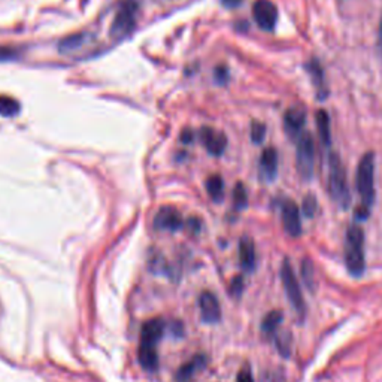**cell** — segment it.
Masks as SVG:
<instances>
[{
    "mask_svg": "<svg viewBox=\"0 0 382 382\" xmlns=\"http://www.w3.org/2000/svg\"><path fill=\"white\" fill-rule=\"evenodd\" d=\"M355 184L362 199V205L357 208L354 215L355 220L365 221L369 218L375 204V154L372 151L366 153L358 163Z\"/></svg>",
    "mask_w": 382,
    "mask_h": 382,
    "instance_id": "cell-1",
    "label": "cell"
},
{
    "mask_svg": "<svg viewBox=\"0 0 382 382\" xmlns=\"http://www.w3.org/2000/svg\"><path fill=\"white\" fill-rule=\"evenodd\" d=\"M345 263L346 269L353 276L358 278L365 274L366 257H365V232L358 226L353 224L346 230L345 236Z\"/></svg>",
    "mask_w": 382,
    "mask_h": 382,
    "instance_id": "cell-2",
    "label": "cell"
},
{
    "mask_svg": "<svg viewBox=\"0 0 382 382\" xmlns=\"http://www.w3.org/2000/svg\"><path fill=\"white\" fill-rule=\"evenodd\" d=\"M329 193L332 200L342 209L351 204V193L348 188L346 171L339 154L330 153L329 155Z\"/></svg>",
    "mask_w": 382,
    "mask_h": 382,
    "instance_id": "cell-3",
    "label": "cell"
},
{
    "mask_svg": "<svg viewBox=\"0 0 382 382\" xmlns=\"http://www.w3.org/2000/svg\"><path fill=\"white\" fill-rule=\"evenodd\" d=\"M281 281H283L284 291L291 303V306L295 308L297 316L300 318H303L306 313V303H305V299H303L302 288H300L295 269H293V266H291L290 260H287V258L283 262V266H281Z\"/></svg>",
    "mask_w": 382,
    "mask_h": 382,
    "instance_id": "cell-4",
    "label": "cell"
},
{
    "mask_svg": "<svg viewBox=\"0 0 382 382\" xmlns=\"http://www.w3.org/2000/svg\"><path fill=\"white\" fill-rule=\"evenodd\" d=\"M138 2L136 0H125L117 10L114 21L111 24V36L114 39H122L133 31L136 26Z\"/></svg>",
    "mask_w": 382,
    "mask_h": 382,
    "instance_id": "cell-5",
    "label": "cell"
},
{
    "mask_svg": "<svg viewBox=\"0 0 382 382\" xmlns=\"http://www.w3.org/2000/svg\"><path fill=\"white\" fill-rule=\"evenodd\" d=\"M313 139L308 132H303L297 138V153H296V166L297 172L303 181H311L313 175Z\"/></svg>",
    "mask_w": 382,
    "mask_h": 382,
    "instance_id": "cell-6",
    "label": "cell"
},
{
    "mask_svg": "<svg viewBox=\"0 0 382 382\" xmlns=\"http://www.w3.org/2000/svg\"><path fill=\"white\" fill-rule=\"evenodd\" d=\"M253 17L262 30L272 31L278 21V8L271 0H255Z\"/></svg>",
    "mask_w": 382,
    "mask_h": 382,
    "instance_id": "cell-7",
    "label": "cell"
},
{
    "mask_svg": "<svg viewBox=\"0 0 382 382\" xmlns=\"http://www.w3.org/2000/svg\"><path fill=\"white\" fill-rule=\"evenodd\" d=\"M281 218H283V226L287 234L291 238H299L302 234V221H300V209L296 201L284 200L281 205Z\"/></svg>",
    "mask_w": 382,
    "mask_h": 382,
    "instance_id": "cell-8",
    "label": "cell"
},
{
    "mask_svg": "<svg viewBox=\"0 0 382 382\" xmlns=\"http://www.w3.org/2000/svg\"><path fill=\"white\" fill-rule=\"evenodd\" d=\"M200 317L208 324H217L221 320V306L217 296L211 291H201L199 296Z\"/></svg>",
    "mask_w": 382,
    "mask_h": 382,
    "instance_id": "cell-9",
    "label": "cell"
},
{
    "mask_svg": "<svg viewBox=\"0 0 382 382\" xmlns=\"http://www.w3.org/2000/svg\"><path fill=\"white\" fill-rule=\"evenodd\" d=\"M154 226L159 230H167V232H178L179 229L184 227L183 215L175 208L164 206L162 208L154 218Z\"/></svg>",
    "mask_w": 382,
    "mask_h": 382,
    "instance_id": "cell-10",
    "label": "cell"
},
{
    "mask_svg": "<svg viewBox=\"0 0 382 382\" xmlns=\"http://www.w3.org/2000/svg\"><path fill=\"white\" fill-rule=\"evenodd\" d=\"M305 121H306V111L303 106L296 105L287 109L284 115V126H285V132L288 133V136L291 139L299 138L303 133Z\"/></svg>",
    "mask_w": 382,
    "mask_h": 382,
    "instance_id": "cell-11",
    "label": "cell"
},
{
    "mask_svg": "<svg viewBox=\"0 0 382 382\" xmlns=\"http://www.w3.org/2000/svg\"><path fill=\"white\" fill-rule=\"evenodd\" d=\"M200 139H201V142H204L208 153L213 157H220V155H222L224 151H226L227 138H226V134L221 133V132H217L211 127H201L200 129Z\"/></svg>",
    "mask_w": 382,
    "mask_h": 382,
    "instance_id": "cell-12",
    "label": "cell"
},
{
    "mask_svg": "<svg viewBox=\"0 0 382 382\" xmlns=\"http://www.w3.org/2000/svg\"><path fill=\"white\" fill-rule=\"evenodd\" d=\"M164 321L162 318H153L142 325L141 330V344L143 346H155L163 338Z\"/></svg>",
    "mask_w": 382,
    "mask_h": 382,
    "instance_id": "cell-13",
    "label": "cell"
},
{
    "mask_svg": "<svg viewBox=\"0 0 382 382\" xmlns=\"http://www.w3.org/2000/svg\"><path fill=\"white\" fill-rule=\"evenodd\" d=\"M305 69L308 71V73L311 76L313 87H316L318 100H324L325 97L329 96V87H327V84H325L324 71H323V67H321L320 62L317 59H311L305 64Z\"/></svg>",
    "mask_w": 382,
    "mask_h": 382,
    "instance_id": "cell-14",
    "label": "cell"
},
{
    "mask_svg": "<svg viewBox=\"0 0 382 382\" xmlns=\"http://www.w3.org/2000/svg\"><path fill=\"white\" fill-rule=\"evenodd\" d=\"M260 174L266 183L275 181L278 175V153L275 148H266L260 155Z\"/></svg>",
    "mask_w": 382,
    "mask_h": 382,
    "instance_id": "cell-15",
    "label": "cell"
},
{
    "mask_svg": "<svg viewBox=\"0 0 382 382\" xmlns=\"http://www.w3.org/2000/svg\"><path fill=\"white\" fill-rule=\"evenodd\" d=\"M239 262H241V267L245 272H253L255 269V262H257L255 245L248 236H243L239 242Z\"/></svg>",
    "mask_w": 382,
    "mask_h": 382,
    "instance_id": "cell-16",
    "label": "cell"
},
{
    "mask_svg": "<svg viewBox=\"0 0 382 382\" xmlns=\"http://www.w3.org/2000/svg\"><path fill=\"white\" fill-rule=\"evenodd\" d=\"M206 363H208L206 355H204V354L194 355L188 363L179 367V370L176 372V376H175L176 382H188L191 379V376L197 372V370L204 369L206 366Z\"/></svg>",
    "mask_w": 382,
    "mask_h": 382,
    "instance_id": "cell-17",
    "label": "cell"
},
{
    "mask_svg": "<svg viewBox=\"0 0 382 382\" xmlns=\"http://www.w3.org/2000/svg\"><path fill=\"white\" fill-rule=\"evenodd\" d=\"M138 360H139V365L145 370H150V372H154V370L157 367H159V354H157L155 346H143V345H139Z\"/></svg>",
    "mask_w": 382,
    "mask_h": 382,
    "instance_id": "cell-18",
    "label": "cell"
},
{
    "mask_svg": "<svg viewBox=\"0 0 382 382\" xmlns=\"http://www.w3.org/2000/svg\"><path fill=\"white\" fill-rule=\"evenodd\" d=\"M316 121H317V130H318L321 142L325 145V147H330L332 145V130H330V118H329L327 111H324V109L317 111Z\"/></svg>",
    "mask_w": 382,
    "mask_h": 382,
    "instance_id": "cell-19",
    "label": "cell"
},
{
    "mask_svg": "<svg viewBox=\"0 0 382 382\" xmlns=\"http://www.w3.org/2000/svg\"><path fill=\"white\" fill-rule=\"evenodd\" d=\"M283 318H284V313L281 311H272L269 312L267 316L263 318L262 321V332L264 334H274L278 327L281 325V323H283Z\"/></svg>",
    "mask_w": 382,
    "mask_h": 382,
    "instance_id": "cell-20",
    "label": "cell"
},
{
    "mask_svg": "<svg viewBox=\"0 0 382 382\" xmlns=\"http://www.w3.org/2000/svg\"><path fill=\"white\" fill-rule=\"evenodd\" d=\"M206 191L213 201H221L224 197V181L220 175H212L206 181Z\"/></svg>",
    "mask_w": 382,
    "mask_h": 382,
    "instance_id": "cell-21",
    "label": "cell"
},
{
    "mask_svg": "<svg viewBox=\"0 0 382 382\" xmlns=\"http://www.w3.org/2000/svg\"><path fill=\"white\" fill-rule=\"evenodd\" d=\"M300 274L303 283L306 284V287L312 291H316L317 288V281H316V271H313V264L309 260V258H303L302 267H300Z\"/></svg>",
    "mask_w": 382,
    "mask_h": 382,
    "instance_id": "cell-22",
    "label": "cell"
},
{
    "mask_svg": "<svg viewBox=\"0 0 382 382\" xmlns=\"http://www.w3.org/2000/svg\"><path fill=\"white\" fill-rule=\"evenodd\" d=\"M21 106L13 97L0 96V115L2 117H14L20 112Z\"/></svg>",
    "mask_w": 382,
    "mask_h": 382,
    "instance_id": "cell-23",
    "label": "cell"
},
{
    "mask_svg": "<svg viewBox=\"0 0 382 382\" xmlns=\"http://www.w3.org/2000/svg\"><path fill=\"white\" fill-rule=\"evenodd\" d=\"M233 205L236 211H243L248 206V193L242 183H238L233 191Z\"/></svg>",
    "mask_w": 382,
    "mask_h": 382,
    "instance_id": "cell-24",
    "label": "cell"
},
{
    "mask_svg": "<svg viewBox=\"0 0 382 382\" xmlns=\"http://www.w3.org/2000/svg\"><path fill=\"white\" fill-rule=\"evenodd\" d=\"M84 38H85V35H73V36L63 39L60 42V51L64 54L76 51L84 43Z\"/></svg>",
    "mask_w": 382,
    "mask_h": 382,
    "instance_id": "cell-25",
    "label": "cell"
},
{
    "mask_svg": "<svg viewBox=\"0 0 382 382\" xmlns=\"http://www.w3.org/2000/svg\"><path fill=\"white\" fill-rule=\"evenodd\" d=\"M318 211V201L313 194H308L302 201V212L306 218H313Z\"/></svg>",
    "mask_w": 382,
    "mask_h": 382,
    "instance_id": "cell-26",
    "label": "cell"
},
{
    "mask_svg": "<svg viewBox=\"0 0 382 382\" xmlns=\"http://www.w3.org/2000/svg\"><path fill=\"white\" fill-rule=\"evenodd\" d=\"M264 136H266V126L263 125V122L253 121V125H251V141L255 145H260L264 141Z\"/></svg>",
    "mask_w": 382,
    "mask_h": 382,
    "instance_id": "cell-27",
    "label": "cell"
},
{
    "mask_svg": "<svg viewBox=\"0 0 382 382\" xmlns=\"http://www.w3.org/2000/svg\"><path fill=\"white\" fill-rule=\"evenodd\" d=\"M242 291H243V278L242 276L233 278L232 284H230V295L233 297H241Z\"/></svg>",
    "mask_w": 382,
    "mask_h": 382,
    "instance_id": "cell-28",
    "label": "cell"
},
{
    "mask_svg": "<svg viewBox=\"0 0 382 382\" xmlns=\"http://www.w3.org/2000/svg\"><path fill=\"white\" fill-rule=\"evenodd\" d=\"M276 344H278V350H279V353L283 354L284 357H288V355H290V348H291V346H290V336L283 334V336H281V338H278Z\"/></svg>",
    "mask_w": 382,
    "mask_h": 382,
    "instance_id": "cell-29",
    "label": "cell"
},
{
    "mask_svg": "<svg viewBox=\"0 0 382 382\" xmlns=\"http://www.w3.org/2000/svg\"><path fill=\"white\" fill-rule=\"evenodd\" d=\"M236 382H254L253 372H251V369L248 366H243L239 370L238 376H236Z\"/></svg>",
    "mask_w": 382,
    "mask_h": 382,
    "instance_id": "cell-30",
    "label": "cell"
},
{
    "mask_svg": "<svg viewBox=\"0 0 382 382\" xmlns=\"http://www.w3.org/2000/svg\"><path fill=\"white\" fill-rule=\"evenodd\" d=\"M215 81L218 84H226L229 81V71L227 67L224 66H218L215 69Z\"/></svg>",
    "mask_w": 382,
    "mask_h": 382,
    "instance_id": "cell-31",
    "label": "cell"
},
{
    "mask_svg": "<svg viewBox=\"0 0 382 382\" xmlns=\"http://www.w3.org/2000/svg\"><path fill=\"white\" fill-rule=\"evenodd\" d=\"M187 227L191 230V233H199L200 232V221L197 218H190L187 221Z\"/></svg>",
    "mask_w": 382,
    "mask_h": 382,
    "instance_id": "cell-32",
    "label": "cell"
},
{
    "mask_svg": "<svg viewBox=\"0 0 382 382\" xmlns=\"http://www.w3.org/2000/svg\"><path fill=\"white\" fill-rule=\"evenodd\" d=\"M193 138H194L193 130L185 129V130L181 133V141H183L184 143H191V142H193Z\"/></svg>",
    "mask_w": 382,
    "mask_h": 382,
    "instance_id": "cell-33",
    "label": "cell"
},
{
    "mask_svg": "<svg viewBox=\"0 0 382 382\" xmlns=\"http://www.w3.org/2000/svg\"><path fill=\"white\" fill-rule=\"evenodd\" d=\"M220 2L222 6L233 9V8H238L242 3V0H220Z\"/></svg>",
    "mask_w": 382,
    "mask_h": 382,
    "instance_id": "cell-34",
    "label": "cell"
},
{
    "mask_svg": "<svg viewBox=\"0 0 382 382\" xmlns=\"http://www.w3.org/2000/svg\"><path fill=\"white\" fill-rule=\"evenodd\" d=\"M14 55V51H10L8 48H3V50H0V59H3V60H8L10 59Z\"/></svg>",
    "mask_w": 382,
    "mask_h": 382,
    "instance_id": "cell-35",
    "label": "cell"
},
{
    "mask_svg": "<svg viewBox=\"0 0 382 382\" xmlns=\"http://www.w3.org/2000/svg\"><path fill=\"white\" fill-rule=\"evenodd\" d=\"M379 35H381V43H382V17H381V26H379Z\"/></svg>",
    "mask_w": 382,
    "mask_h": 382,
    "instance_id": "cell-36",
    "label": "cell"
}]
</instances>
